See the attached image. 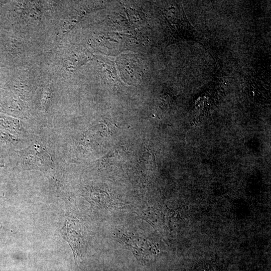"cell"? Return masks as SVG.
I'll return each instance as SVG.
<instances>
[{
    "label": "cell",
    "mask_w": 271,
    "mask_h": 271,
    "mask_svg": "<svg viewBox=\"0 0 271 271\" xmlns=\"http://www.w3.org/2000/svg\"><path fill=\"white\" fill-rule=\"evenodd\" d=\"M48 155L39 146L34 145L22 153V164L27 168L42 169L51 164Z\"/></svg>",
    "instance_id": "6da1fadb"
},
{
    "label": "cell",
    "mask_w": 271,
    "mask_h": 271,
    "mask_svg": "<svg viewBox=\"0 0 271 271\" xmlns=\"http://www.w3.org/2000/svg\"><path fill=\"white\" fill-rule=\"evenodd\" d=\"M76 223L74 219L66 220L65 226L62 230L63 237L69 243L75 258L81 255V250L84 244L80 233V225Z\"/></svg>",
    "instance_id": "7a4b0ae2"
}]
</instances>
